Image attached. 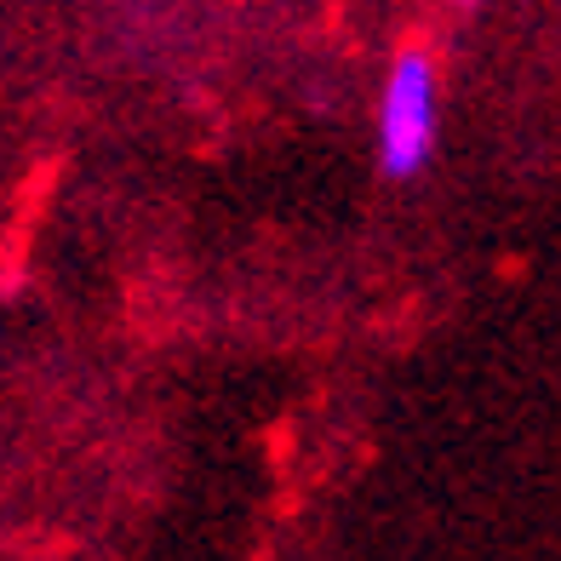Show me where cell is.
<instances>
[{"instance_id": "cell-1", "label": "cell", "mask_w": 561, "mask_h": 561, "mask_svg": "<svg viewBox=\"0 0 561 561\" xmlns=\"http://www.w3.org/2000/svg\"><path fill=\"white\" fill-rule=\"evenodd\" d=\"M436 126H442L436 64L424 53H401L385 75V98H378V167L390 178H413L436 156Z\"/></svg>"}]
</instances>
